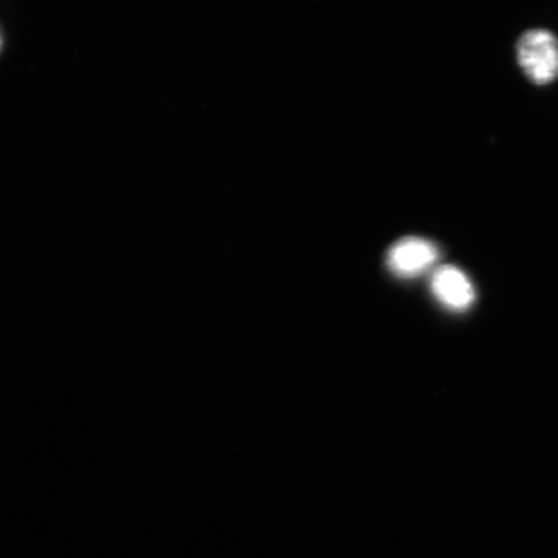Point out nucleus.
<instances>
[{
  "instance_id": "f257e3e1",
  "label": "nucleus",
  "mask_w": 558,
  "mask_h": 558,
  "mask_svg": "<svg viewBox=\"0 0 558 558\" xmlns=\"http://www.w3.org/2000/svg\"><path fill=\"white\" fill-rule=\"evenodd\" d=\"M518 56L523 72L535 83H548L558 75V39L548 31L523 34Z\"/></svg>"
},
{
  "instance_id": "f03ea898",
  "label": "nucleus",
  "mask_w": 558,
  "mask_h": 558,
  "mask_svg": "<svg viewBox=\"0 0 558 558\" xmlns=\"http://www.w3.org/2000/svg\"><path fill=\"white\" fill-rule=\"evenodd\" d=\"M438 259V250L430 241L408 236L393 244L388 253V265L395 274L415 277L424 274Z\"/></svg>"
},
{
  "instance_id": "7ed1b4c3",
  "label": "nucleus",
  "mask_w": 558,
  "mask_h": 558,
  "mask_svg": "<svg viewBox=\"0 0 558 558\" xmlns=\"http://www.w3.org/2000/svg\"><path fill=\"white\" fill-rule=\"evenodd\" d=\"M430 284L435 296L450 310L464 311L474 302V289L470 278L456 267L446 265L438 268Z\"/></svg>"
},
{
  "instance_id": "20e7f679",
  "label": "nucleus",
  "mask_w": 558,
  "mask_h": 558,
  "mask_svg": "<svg viewBox=\"0 0 558 558\" xmlns=\"http://www.w3.org/2000/svg\"><path fill=\"white\" fill-rule=\"evenodd\" d=\"M0 48H2V34H0Z\"/></svg>"
}]
</instances>
